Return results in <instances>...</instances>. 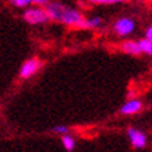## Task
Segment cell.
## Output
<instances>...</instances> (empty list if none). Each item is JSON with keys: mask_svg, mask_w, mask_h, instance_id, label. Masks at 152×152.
<instances>
[{"mask_svg": "<svg viewBox=\"0 0 152 152\" xmlns=\"http://www.w3.org/2000/svg\"><path fill=\"white\" fill-rule=\"evenodd\" d=\"M10 1H11L15 7H25V6H28V4H32V3L46 6L48 3H49V0H10Z\"/></svg>", "mask_w": 152, "mask_h": 152, "instance_id": "8", "label": "cell"}, {"mask_svg": "<svg viewBox=\"0 0 152 152\" xmlns=\"http://www.w3.org/2000/svg\"><path fill=\"white\" fill-rule=\"evenodd\" d=\"M141 109H142V103H141L138 99H129L124 105L121 106L120 113H121V115H135V113H138Z\"/></svg>", "mask_w": 152, "mask_h": 152, "instance_id": "6", "label": "cell"}, {"mask_svg": "<svg viewBox=\"0 0 152 152\" xmlns=\"http://www.w3.org/2000/svg\"><path fill=\"white\" fill-rule=\"evenodd\" d=\"M95 4H117V3H124L126 0H89Z\"/></svg>", "mask_w": 152, "mask_h": 152, "instance_id": "12", "label": "cell"}, {"mask_svg": "<svg viewBox=\"0 0 152 152\" xmlns=\"http://www.w3.org/2000/svg\"><path fill=\"white\" fill-rule=\"evenodd\" d=\"M137 1H145V0H137Z\"/></svg>", "mask_w": 152, "mask_h": 152, "instance_id": "15", "label": "cell"}, {"mask_svg": "<svg viewBox=\"0 0 152 152\" xmlns=\"http://www.w3.org/2000/svg\"><path fill=\"white\" fill-rule=\"evenodd\" d=\"M61 144H63V147L69 152H71L74 148H75V141H74V138L70 137V135H67V134H64V135L61 137Z\"/></svg>", "mask_w": 152, "mask_h": 152, "instance_id": "9", "label": "cell"}, {"mask_svg": "<svg viewBox=\"0 0 152 152\" xmlns=\"http://www.w3.org/2000/svg\"><path fill=\"white\" fill-rule=\"evenodd\" d=\"M138 43H140V48H141L142 53L152 55V42L151 41H148L147 38H144V39H140Z\"/></svg>", "mask_w": 152, "mask_h": 152, "instance_id": "10", "label": "cell"}, {"mask_svg": "<svg viewBox=\"0 0 152 152\" xmlns=\"http://www.w3.org/2000/svg\"><path fill=\"white\" fill-rule=\"evenodd\" d=\"M85 24H87V28H98L103 24V20H102L101 17H92V18L87 20Z\"/></svg>", "mask_w": 152, "mask_h": 152, "instance_id": "11", "label": "cell"}, {"mask_svg": "<svg viewBox=\"0 0 152 152\" xmlns=\"http://www.w3.org/2000/svg\"><path fill=\"white\" fill-rule=\"evenodd\" d=\"M24 20L31 25H38V24H46L50 17L48 14L46 9L42 7H31V9L25 10L24 13Z\"/></svg>", "mask_w": 152, "mask_h": 152, "instance_id": "2", "label": "cell"}, {"mask_svg": "<svg viewBox=\"0 0 152 152\" xmlns=\"http://www.w3.org/2000/svg\"><path fill=\"white\" fill-rule=\"evenodd\" d=\"M121 49H123V52H126L127 55H133V56H138V55L142 53L141 48H140L138 41H126V42H123Z\"/></svg>", "mask_w": 152, "mask_h": 152, "instance_id": "7", "label": "cell"}, {"mask_svg": "<svg viewBox=\"0 0 152 152\" xmlns=\"http://www.w3.org/2000/svg\"><path fill=\"white\" fill-rule=\"evenodd\" d=\"M45 9H46L50 20H53V21H59V23H63L66 25L75 28H87V24H85L87 20L75 9H71L69 6L57 3V1L48 3Z\"/></svg>", "mask_w": 152, "mask_h": 152, "instance_id": "1", "label": "cell"}, {"mask_svg": "<svg viewBox=\"0 0 152 152\" xmlns=\"http://www.w3.org/2000/svg\"><path fill=\"white\" fill-rule=\"evenodd\" d=\"M41 67H42V61L39 59H37V57L27 60V61H24V64L21 66V69H20V77L23 80L29 78V77L34 75Z\"/></svg>", "mask_w": 152, "mask_h": 152, "instance_id": "4", "label": "cell"}, {"mask_svg": "<svg viewBox=\"0 0 152 152\" xmlns=\"http://www.w3.org/2000/svg\"><path fill=\"white\" fill-rule=\"evenodd\" d=\"M145 38H147L148 41L152 42V24L147 28V31H145Z\"/></svg>", "mask_w": 152, "mask_h": 152, "instance_id": "14", "label": "cell"}, {"mask_svg": "<svg viewBox=\"0 0 152 152\" xmlns=\"http://www.w3.org/2000/svg\"><path fill=\"white\" fill-rule=\"evenodd\" d=\"M127 135H129V140L131 145L134 148H137V149H141L147 145V135L145 133H142L141 130H137V129H133V127H130L127 130Z\"/></svg>", "mask_w": 152, "mask_h": 152, "instance_id": "5", "label": "cell"}, {"mask_svg": "<svg viewBox=\"0 0 152 152\" xmlns=\"http://www.w3.org/2000/svg\"><path fill=\"white\" fill-rule=\"evenodd\" d=\"M52 131H53V133H56V134H61V135H64V134L69 133V129H67L66 126L60 124V126H56V127H53V129H52Z\"/></svg>", "mask_w": 152, "mask_h": 152, "instance_id": "13", "label": "cell"}, {"mask_svg": "<svg viewBox=\"0 0 152 152\" xmlns=\"http://www.w3.org/2000/svg\"><path fill=\"white\" fill-rule=\"evenodd\" d=\"M113 29L117 37H127L130 34L134 32L135 29V21L130 17H121L115 23Z\"/></svg>", "mask_w": 152, "mask_h": 152, "instance_id": "3", "label": "cell"}]
</instances>
